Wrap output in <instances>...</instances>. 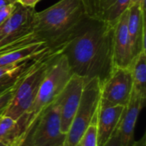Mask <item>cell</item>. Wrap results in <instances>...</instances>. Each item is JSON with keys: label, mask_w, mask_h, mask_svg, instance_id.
Instances as JSON below:
<instances>
[{"label": "cell", "mask_w": 146, "mask_h": 146, "mask_svg": "<svg viewBox=\"0 0 146 146\" xmlns=\"http://www.w3.org/2000/svg\"><path fill=\"white\" fill-rule=\"evenodd\" d=\"M16 0H0V10H2L3 9H4L5 7L16 3Z\"/></svg>", "instance_id": "d4e9b609"}, {"label": "cell", "mask_w": 146, "mask_h": 146, "mask_svg": "<svg viewBox=\"0 0 146 146\" xmlns=\"http://www.w3.org/2000/svg\"><path fill=\"white\" fill-rule=\"evenodd\" d=\"M72 75L68 61L59 50L38 87L33 105L17 121L20 139L36 121L39 115L56 99Z\"/></svg>", "instance_id": "3957f363"}, {"label": "cell", "mask_w": 146, "mask_h": 146, "mask_svg": "<svg viewBox=\"0 0 146 146\" xmlns=\"http://www.w3.org/2000/svg\"><path fill=\"white\" fill-rule=\"evenodd\" d=\"M15 85L13 86H11L10 88H9L7 91H5L3 93H2L0 95V117L2 115H3L6 109L9 107V105L11 103V100H12V98H13V94H14Z\"/></svg>", "instance_id": "d6986e66"}, {"label": "cell", "mask_w": 146, "mask_h": 146, "mask_svg": "<svg viewBox=\"0 0 146 146\" xmlns=\"http://www.w3.org/2000/svg\"><path fill=\"white\" fill-rule=\"evenodd\" d=\"M133 77V90L144 100L146 99V51L137 56L130 68Z\"/></svg>", "instance_id": "2e32d148"}, {"label": "cell", "mask_w": 146, "mask_h": 146, "mask_svg": "<svg viewBox=\"0 0 146 146\" xmlns=\"http://www.w3.org/2000/svg\"><path fill=\"white\" fill-rule=\"evenodd\" d=\"M0 146H15V145H7L4 143H0Z\"/></svg>", "instance_id": "f1b7e54d"}, {"label": "cell", "mask_w": 146, "mask_h": 146, "mask_svg": "<svg viewBox=\"0 0 146 146\" xmlns=\"http://www.w3.org/2000/svg\"><path fill=\"white\" fill-rule=\"evenodd\" d=\"M58 50H50L31 62L15 85L11 103L3 115L17 121L28 111L35 100L38 87Z\"/></svg>", "instance_id": "277c9868"}, {"label": "cell", "mask_w": 146, "mask_h": 146, "mask_svg": "<svg viewBox=\"0 0 146 146\" xmlns=\"http://www.w3.org/2000/svg\"><path fill=\"white\" fill-rule=\"evenodd\" d=\"M137 5L141 9H145V0H130V6Z\"/></svg>", "instance_id": "cb8c5ba5"}, {"label": "cell", "mask_w": 146, "mask_h": 146, "mask_svg": "<svg viewBox=\"0 0 146 146\" xmlns=\"http://www.w3.org/2000/svg\"><path fill=\"white\" fill-rule=\"evenodd\" d=\"M145 104V100L141 98L139 95L133 90L131 98L125 107L118 127L121 146H131L134 142L133 136L137 119Z\"/></svg>", "instance_id": "7c38bea8"}, {"label": "cell", "mask_w": 146, "mask_h": 146, "mask_svg": "<svg viewBox=\"0 0 146 146\" xmlns=\"http://www.w3.org/2000/svg\"><path fill=\"white\" fill-rule=\"evenodd\" d=\"M14 86V85H13ZM11 86H5V87H2V88H0V95L2 94V93H3L5 91H7L9 88H10Z\"/></svg>", "instance_id": "484cf974"}, {"label": "cell", "mask_w": 146, "mask_h": 146, "mask_svg": "<svg viewBox=\"0 0 146 146\" xmlns=\"http://www.w3.org/2000/svg\"><path fill=\"white\" fill-rule=\"evenodd\" d=\"M142 142H141V146H146L145 145V135L143 136V138L141 139Z\"/></svg>", "instance_id": "83f0119b"}, {"label": "cell", "mask_w": 146, "mask_h": 146, "mask_svg": "<svg viewBox=\"0 0 146 146\" xmlns=\"http://www.w3.org/2000/svg\"><path fill=\"white\" fill-rule=\"evenodd\" d=\"M127 31L133 58L145 51V9L137 5L128 8Z\"/></svg>", "instance_id": "5bb4252c"}, {"label": "cell", "mask_w": 146, "mask_h": 146, "mask_svg": "<svg viewBox=\"0 0 146 146\" xmlns=\"http://www.w3.org/2000/svg\"><path fill=\"white\" fill-rule=\"evenodd\" d=\"M36 10L16 3L15 8L0 26V50L31 33V26Z\"/></svg>", "instance_id": "ba28073f"}, {"label": "cell", "mask_w": 146, "mask_h": 146, "mask_svg": "<svg viewBox=\"0 0 146 146\" xmlns=\"http://www.w3.org/2000/svg\"><path fill=\"white\" fill-rule=\"evenodd\" d=\"M35 122L31 126V127L24 133L22 138L16 142L15 146H33V131H34Z\"/></svg>", "instance_id": "ffe728a7"}, {"label": "cell", "mask_w": 146, "mask_h": 146, "mask_svg": "<svg viewBox=\"0 0 146 146\" xmlns=\"http://www.w3.org/2000/svg\"><path fill=\"white\" fill-rule=\"evenodd\" d=\"M85 84L83 78L73 74L56 98L60 109L61 130L64 134H67L80 105Z\"/></svg>", "instance_id": "9c48e42d"}, {"label": "cell", "mask_w": 146, "mask_h": 146, "mask_svg": "<svg viewBox=\"0 0 146 146\" xmlns=\"http://www.w3.org/2000/svg\"><path fill=\"white\" fill-rule=\"evenodd\" d=\"M16 3L9 5L7 7H5L4 9H3L2 10H0V26L7 20V18L12 14V12L14 11L15 8Z\"/></svg>", "instance_id": "44dd1931"}, {"label": "cell", "mask_w": 146, "mask_h": 146, "mask_svg": "<svg viewBox=\"0 0 146 146\" xmlns=\"http://www.w3.org/2000/svg\"><path fill=\"white\" fill-rule=\"evenodd\" d=\"M86 17L115 26L130 6V0H81Z\"/></svg>", "instance_id": "30bf717a"}, {"label": "cell", "mask_w": 146, "mask_h": 146, "mask_svg": "<svg viewBox=\"0 0 146 146\" xmlns=\"http://www.w3.org/2000/svg\"><path fill=\"white\" fill-rule=\"evenodd\" d=\"M40 0H16V2L20 4L27 7H32V8H35V5Z\"/></svg>", "instance_id": "603a6c76"}, {"label": "cell", "mask_w": 146, "mask_h": 146, "mask_svg": "<svg viewBox=\"0 0 146 146\" xmlns=\"http://www.w3.org/2000/svg\"><path fill=\"white\" fill-rule=\"evenodd\" d=\"M86 17L81 0H60L35 12L31 33L0 50L1 52L43 42L51 50H58Z\"/></svg>", "instance_id": "7a4b0ae2"}, {"label": "cell", "mask_w": 146, "mask_h": 146, "mask_svg": "<svg viewBox=\"0 0 146 146\" xmlns=\"http://www.w3.org/2000/svg\"><path fill=\"white\" fill-rule=\"evenodd\" d=\"M65 139L66 134L61 130L60 109L56 99L35 121L33 146H63Z\"/></svg>", "instance_id": "8992f818"}, {"label": "cell", "mask_w": 146, "mask_h": 146, "mask_svg": "<svg viewBox=\"0 0 146 146\" xmlns=\"http://www.w3.org/2000/svg\"><path fill=\"white\" fill-rule=\"evenodd\" d=\"M20 140L17 121L12 118L2 115L0 117V143L15 145Z\"/></svg>", "instance_id": "e0dca14e"}, {"label": "cell", "mask_w": 146, "mask_h": 146, "mask_svg": "<svg viewBox=\"0 0 146 146\" xmlns=\"http://www.w3.org/2000/svg\"><path fill=\"white\" fill-rule=\"evenodd\" d=\"M77 146H80V145H77Z\"/></svg>", "instance_id": "f546056e"}, {"label": "cell", "mask_w": 146, "mask_h": 146, "mask_svg": "<svg viewBox=\"0 0 146 146\" xmlns=\"http://www.w3.org/2000/svg\"><path fill=\"white\" fill-rule=\"evenodd\" d=\"M50 50L46 44L38 42L27 46L7 50L0 53V67L19 64L29 60L35 59Z\"/></svg>", "instance_id": "9a60e30c"}, {"label": "cell", "mask_w": 146, "mask_h": 146, "mask_svg": "<svg viewBox=\"0 0 146 146\" xmlns=\"http://www.w3.org/2000/svg\"><path fill=\"white\" fill-rule=\"evenodd\" d=\"M124 110V106H111L100 103L98 116V145H104L117 130Z\"/></svg>", "instance_id": "4fadbf2b"}, {"label": "cell", "mask_w": 146, "mask_h": 146, "mask_svg": "<svg viewBox=\"0 0 146 146\" xmlns=\"http://www.w3.org/2000/svg\"><path fill=\"white\" fill-rule=\"evenodd\" d=\"M99 110V109H98ZM98 110L95 115L92 123L83 134L79 145L80 146H98Z\"/></svg>", "instance_id": "ac0fdd59"}, {"label": "cell", "mask_w": 146, "mask_h": 146, "mask_svg": "<svg viewBox=\"0 0 146 146\" xmlns=\"http://www.w3.org/2000/svg\"><path fill=\"white\" fill-rule=\"evenodd\" d=\"M104 146H121V139H120V136H119V133H118V128L117 130L113 133V135L111 136V138L104 144Z\"/></svg>", "instance_id": "7402d4cb"}, {"label": "cell", "mask_w": 146, "mask_h": 146, "mask_svg": "<svg viewBox=\"0 0 146 146\" xmlns=\"http://www.w3.org/2000/svg\"><path fill=\"white\" fill-rule=\"evenodd\" d=\"M115 26L86 17L59 49L71 72L87 82L98 79L101 85L113 69Z\"/></svg>", "instance_id": "6da1fadb"}, {"label": "cell", "mask_w": 146, "mask_h": 146, "mask_svg": "<svg viewBox=\"0 0 146 146\" xmlns=\"http://www.w3.org/2000/svg\"><path fill=\"white\" fill-rule=\"evenodd\" d=\"M141 142H142V140L140 139L139 141H134L131 146H141Z\"/></svg>", "instance_id": "4316f807"}, {"label": "cell", "mask_w": 146, "mask_h": 146, "mask_svg": "<svg viewBox=\"0 0 146 146\" xmlns=\"http://www.w3.org/2000/svg\"><path fill=\"white\" fill-rule=\"evenodd\" d=\"M101 83L98 79L86 82L80 103L66 134L63 146H77L97 114L101 101Z\"/></svg>", "instance_id": "5b68a950"}, {"label": "cell", "mask_w": 146, "mask_h": 146, "mask_svg": "<svg viewBox=\"0 0 146 146\" xmlns=\"http://www.w3.org/2000/svg\"><path fill=\"white\" fill-rule=\"evenodd\" d=\"M128 9L119 18L117 23L115 25L114 39H113V55L115 68H130L134 60L129 35L127 31Z\"/></svg>", "instance_id": "8fae6325"}, {"label": "cell", "mask_w": 146, "mask_h": 146, "mask_svg": "<svg viewBox=\"0 0 146 146\" xmlns=\"http://www.w3.org/2000/svg\"><path fill=\"white\" fill-rule=\"evenodd\" d=\"M133 88L131 69L115 68L101 86L100 103L106 105L126 107L131 98Z\"/></svg>", "instance_id": "52a82bcc"}]
</instances>
